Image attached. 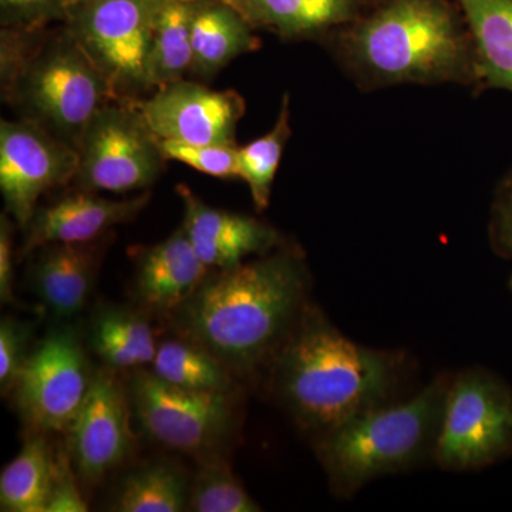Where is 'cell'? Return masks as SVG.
Returning <instances> with one entry per match:
<instances>
[{"label": "cell", "instance_id": "6da1fadb", "mask_svg": "<svg viewBox=\"0 0 512 512\" xmlns=\"http://www.w3.org/2000/svg\"><path fill=\"white\" fill-rule=\"evenodd\" d=\"M261 373L276 403L313 440L400 399L410 357L403 350L360 345L309 303Z\"/></svg>", "mask_w": 512, "mask_h": 512}, {"label": "cell", "instance_id": "7a4b0ae2", "mask_svg": "<svg viewBox=\"0 0 512 512\" xmlns=\"http://www.w3.org/2000/svg\"><path fill=\"white\" fill-rule=\"evenodd\" d=\"M311 276L301 251L276 248L210 272L174 312L178 336L220 359L239 379L264 370L308 308Z\"/></svg>", "mask_w": 512, "mask_h": 512}, {"label": "cell", "instance_id": "3957f363", "mask_svg": "<svg viewBox=\"0 0 512 512\" xmlns=\"http://www.w3.org/2000/svg\"><path fill=\"white\" fill-rule=\"evenodd\" d=\"M322 43L363 90L478 89L476 50L457 0H380Z\"/></svg>", "mask_w": 512, "mask_h": 512}, {"label": "cell", "instance_id": "277c9868", "mask_svg": "<svg viewBox=\"0 0 512 512\" xmlns=\"http://www.w3.org/2000/svg\"><path fill=\"white\" fill-rule=\"evenodd\" d=\"M3 99L79 151L90 123L119 99L69 29L2 28Z\"/></svg>", "mask_w": 512, "mask_h": 512}, {"label": "cell", "instance_id": "5b68a950", "mask_svg": "<svg viewBox=\"0 0 512 512\" xmlns=\"http://www.w3.org/2000/svg\"><path fill=\"white\" fill-rule=\"evenodd\" d=\"M450 376L439 373L413 396L372 407L312 440L336 497L431 461Z\"/></svg>", "mask_w": 512, "mask_h": 512}, {"label": "cell", "instance_id": "8992f818", "mask_svg": "<svg viewBox=\"0 0 512 512\" xmlns=\"http://www.w3.org/2000/svg\"><path fill=\"white\" fill-rule=\"evenodd\" d=\"M512 456V389L483 367L451 373L431 461L451 473Z\"/></svg>", "mask_w": 512, "mask_h": 512}, {"label": "cell", "instance_id": "52a82bcc", "mask_svg": "<svg viewBox=\"0 0 512 512\" xmlns=\"http://www.w3.org/2000/svg\"><path fill=\"white\" fill-rule=\"evenodd\" d=\"M127 393L138 426L151 440L200 461L221 457L237 429L238 392L181 389L138 370Z\"/></svg>", "mask_w": 512, "mask_h": 512}, {"label": "cell", "instance_id": "ba28073f", "mask_svg": "<svg viewBox=\"0 0 512 512\" xmlns=\"http://www.w3.org/2000/svg\"><path fill=\"white\" fill-rule=\"evenodd\" d=\"M163 0H77L64 23L119 99L150 92L148 63Z\"/></svg>", "mask_w": 512, "mask_h": 512}, {"label": "cell", "instance_id": "9c48e42d", "mask_svg": "<svg viewBox=\"0 0 512 512\" xmlns=\"http://www.w3.org/2000/svg\"><path fill=\"white\" fill-rule=\"evenodd\" d=\"M79 156L74 184L87 192L147 191L167 163L160 138L126 99L111 101L94 117Z\"/></svg>", "mask_w": 512, "mask_h": 512}, {"label": "cell", "instance_id": "30bf717a", "mask_svg": "<svg viewBox=\"0 0 512 512\" xmlns=\"http://www.w3.org/2000/svg\"><path fill=\"white\" fill-rule=\"evenodd\" d=\"M93 376L77 329L60 325L50 330L30 352L13 389L30 433H66L82 409Z\"/></svg>", "mask_w": 512, "mask_h": 512}, {"label": "cell", "instance_id": "8fae6325", "mask_svg": "<svg viewBox=\"0 0 512 512\" xmlns=\"http://www.w3.org/2000/svg\"><path fill=\"white\" fill-rule=\"evenodd\" d=\"M79 151L35 121H0V191L6 212L26 228L40 197L72 183Z\"/></svg>", "mask_w": 512, "mask_h": 512}, {"label": "cell", "instance_id": "7c38bea8", "mask_svg": "<svg viewBox=\"0 0 512 512\" xmlns=\"http://www.w3.org/2000/svg\"><path fill=\"white\" fill-rule=\"evenodd\" d=\"M160 140L188 144L237 146L235 134L247 111L235 90H214L190 80H177L148 97L126 99Z\"/></svg>", "mask_w": 512, "mask_h": 512}, {"label": "cell", "instance_id": "4fadbf2b", "mask_svg": "<svg viewBox=\"0 0 512 512\" xmlns=\"http://www.w3.org/2000/svg\"><path fill=\"white\" fill-rule=\"evenodd\" d=\"M131 407L116 370L94 373L82 409L67 433V451L83 485H96L130 457Z\"/></svg>", "mask_w": 512, "mask_h": 512}, {"label": "cell", "instance_id": "5bb4252c", "mask_svg": "<svg viewBox=\"0 0 512 512\" xmlns=\"http://www.w3.org/2000/svg\"><path fill=\"white\" fill-rule=\"evenodd\" d=\"M184 202L183 228L197 255L212 269H228L249 256H261L282 247L278 229L249 215L210 207L187 187H177Z\"/></svg>", "mask_w": 512, "mask_h": 512}, {"label": "cell", "instance_id": "9a60e30c", "mask_svg": "<svg viewBox=\"0 0 512 512\" xmlns=\"http://www.w3.org/2000/svg\"><path fill=\"white\" fill-rule=\"evenodd\" d=\"M150 201V191L127 200H109L97 192L73 194L37 208L26 225L23 254L50 244H87L99 241L111 228L136 218Z\"/></svg>", "mask_w": 512, "mask_h": 512}, {"label": "cell", "instance_id": "2e32d148", "mask_svg": "<svg viewBox=\"0 0 512 512\" xmlns=\"http://www.w3.org/2000/svg\"><path fill=\"white\" fill-rule=\"evenodd\" d=\"M211 269L201 261L183 227L141 251L136 295L144 309L175 312L200 288Z\"/></svg>", "mask_w": 512, "mask_h": 512}, {"label": "cell", "instance_id": "e0dca14e", "mask_svg": "<svg viewBox=\"0 0 512 512\" xmlns=\"http://www.w3.org/2000/svg\"><path fill=\"white\" fill-rule=\"evenodd\" d=\"M30 269V284L56 319L79 315L92 295L101 255L99 241L87 244H50Z\"/></svg>", "mask_w": 512, "mask_h": 512}, {"label": "cell", "instance_id": "ac0fdd59", "mask_svg": "<svg viewBox=\"0 0 512 512\" xmlns=\"http://www.w3.org/2000/svg\"><path fill=\"white\" fill-rule=\"evenodd\" d=\"M254 25L220 0H195L191 73L211 77L232 60L261 47Z\"/></svg>", "mask_w": 512, "mask_h": 512}, {"label": "cell", "instance_id": "d6986e66", "mask_svg": "<svg viewBox=\"0 0 512 512\" xmlns=\"http://www.w3.org/2000/svg\"><path fill=\"white\" fill-rule=\"evenodd\" d=\"M255 28L286 40H320L359 19L370 0H247Z\"/></svg>", "mask_w": 512, "mask_h": 512}, {"label": "cell", "instance_id": "ffe728a7", "mask_svg": "<svg viewBox=\"0 0 512 512\" xmlns=\"http://www.w3.org/2000/svg\"><path fill=\"white\" fill-rule=\"evenodd\" d=\"M476 50L478 89L512 93V0H457Z\"/></svg>", "mask_w": 512, "mask_h": 512}, {"label": "cell", "instance_id": "44dd1931", "mask_svg": "<svg viewBox=\"0 0 512 512\" xmlns=\"http://www.w3.org/2000/svg\"><path fill=\"white\" fill-rule=\"evenodd\" d=\"M89 339L93 352L113 370L151 365L160 345L146 316L121 306H106L93 316Z\"/></svg>", "mask_w": 512, "mask_h": 512}, {"label": "cell", "instance_id": "7402d4cb", "mask_svg": "<svg viewBox=\"0 0 512 512\" xmlns=\"http://www.w3.org/2000/svg\"><path fill=\"white\" fill-rule=\"evenodd\" d=\"M55 453L46 434L30 433L25 446L0 474V510L46 512Z\"/></svg>", "mask_w": 512, "mask_h": 512}, {"label": "cell", "instance_id": "603a6c76", "mask_svg": "<svg viewBox=\"0 0 512 512\" xmlns=\"http://www.w3.org/2000/svg\"><path fill=\"white\" fill-rule=\"evenodd\" d=\"M164 382L197 392H238L237 376L207 349L178 336L158 345L151 363Z\"/></svg>", "mask_w": 512, "mask_h": 512}, {"label": "cell", "instance_id": "cb8c5ba5", "mask_svg": "<svg viewBox=\"0 0 512 512\" xmlns=\"http://www.w3.org/2000/svg\"><path fill=\"white\" fill-rule=\"evenodd\" d=\"M195 0H163L158 10L148 63L150 90L184 79L192 66Z\"/></svg>", "mask_w": 512, "mask_h": 512}, {"label": "cell", "instance_id": "d4e9b609", "mask_svg": "<svg viewBox=\"0 0 512 512\" xmlns=\"http://www.w3.org/2000/svg\"><path fill=\"white\" fill-rule=\"evenodd\" d=\"M190 481L177 464L151 463L121 480L111 510L119 512H181L188 510Z\"/></svg>", "mask_w": 512, "mask_h": 512}, {"label": "cell", "instance_id": "484cf974", "mask_svg": "<svg viewBox=\"0 0 512 512\" xmlns=\"http://www.w3.org/2000/svg\"><path fill=\"white\" fill-rule=\"evenodd\" d=\"M291 137V96L286 93L272 130L238 148L239 178L247 183L258 211L269 207L276 173Z\"/></svg>", "mask_w": 512, "mask_h": 512}, {"label": "cell", "instance_id": "4316f807", "mask_svg": "<svg viewBox=\"0 0 512 512\" xmlns=\"http://www.w3.org/2000/svg\"><path fill=\"white\" fill-rule=\"evenodd\" d=\"M188 511L258 512L259 504L245 490L222 457L201 461L190 484Z\"/></svg>", "mask_w": 512, "mask_h": 512}, {"label": "cell", "instance_id": "83f0119b", "mask_svg": "<svg viewBox=\"0 0 512 512\" xmlns=\"http://www.w3.org/2000/svg\"><path fill=\"white\" fill-rule=\"evenodd\" d=\"M161 148L167 161H178L202 174L221 180L239 178L238 146L161 140Z\"/></svg>", "mask_w": 512, "mask_h": 512}, {"label": "cell", "instance_id": "f1b7e54d", "mask_svg": "<svg viewBox=\"0 0 512 512\" xmlns=\"http://www.w3.org/2000/svg\"><path fill=\"white\" fill-rule=\"evenodd\" d=\"M77 0H0L2 28L36 30L66 23Z\"/></svg>", "mask_w": 512, "mask_h": 512}, {"label": "cell", "instance_id": "f546056e", "mask_svg": "<svg viewBox=\"0 0 512 512\" xmlns=\"http://www.w3.org/2000/svg\"><path fill=\"white\" fill-rule=\"evenodd\" d=\"M30 323L6 316L0 322V389L9 394L29 359Z\"/></svg>", "mask_w": 512, "mask_h": 512}, {"label": "cell", "instance_id": "4dcf8cb0", "mask_svg": "<svg viewBox=\"0 0 512 512\" xmlns=\"http://www.w3.org/2000/svg\"><path fill=\"white\" fill-rule=\"evenodd\" d=\"M77 473L74 470L72 458L67 448L55 453V468H53L52 491L46 512H84L89 510L84 500Z\"/></svg>", "mask_w": 512, "mask_h": 512}, {"label": "cell", "instance_id": "1f68e13d", "mask_svg": "<svg viewBox=\"0 0 512 512\" xmlns=\"http://www.w3.org/2000/svg\"><path fill=\"white\" fill-rule=\"evenodd\" d=\"M488 238L495 254L512 261V170L495 188Z\"/></svg>", "mask_w": 512, "mask_h": 512}, {"label": "cell", "instance_id": "d6a6232c", "mask_svg": "<svg viewBox=\"0 0 512 512\" xmlns=\"http://www.w3.org/2000/svg\"><path fill=\"white\" fill-rule=\"evenodd\" d=\"M0 301H13V224L9 214L0 217Z\"/></svg>", "mask_w": 512, "mask_h": 512}, {"label": "cell", "instance_id": "836d02e7", "mask_svg": "<svg viewBox=\"0 0 512 512\" xmlns=\"http://www.w3.org/2000/svg\"><path fill=\"white\" fill-rule=\"evenodd\" d=\"M222 3H227V5L232 6V8L237 9L239 13L245 16L252 23L251 12H249V6L247 0H220ZM254 25V23H252ZM255 28V26H254Z\"/></svg>", "mask_w": 512, "mask_h": 512}, {"label": "cell", "instance_id": "e575fe53", "mask_svg": "<svg viewBox=\"0 0 512 512\" xmlns=\"http://www.w3.org/2000/svg\"><path fill=\"white\" fill-rule=\"evenodd\" d=\"M508 285H510V289H511V292H512V275H511V278H510V282H508Z\"/></svg>", "mask_w": 512, "mask_h": 512}, {"label": "cell", "instance_id": "d590c367", "mask_svg": "<svg viewBox=\"0 0 512 512\" xmlns=\"http://www.w3.org/2000/svg\"><path fill=\"white\" fill-rule=\"evenodd\" d=\"M372 3L380 2V0H370Z\"/></svg>", "mask_w": 512, "mask_h": 512}]
</instances>
